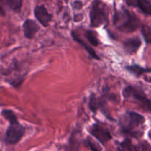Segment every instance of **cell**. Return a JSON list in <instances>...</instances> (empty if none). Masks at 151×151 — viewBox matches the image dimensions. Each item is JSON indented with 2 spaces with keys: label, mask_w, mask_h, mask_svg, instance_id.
<instances>
[{
  "label": "cell",
  "mask_w": 151,
  "mask_h": 151,
  "mask_svg": "<svg viewBox=\"0 0 151 151\" xmlns=\"http://www.w3.org/2000/svg\"><path fill=\"white\" fill-rule=\"evenodd\" d=\"M90 27L94 28L106 26L109 23V15L106 4L102 0H93L89 11Z\"/></svg>",
  "instance_id": "3957f363"
},
{
  "label": "cell",
  "mask_w": 151,
  "mask_h": 151,
  "mask_svg": "<svg viewBox=\"0 0 151 151\" xmlns=\"http://www.w3.org/2000/svg\"><path fill=\"white\" fill-rule=\"evenodd\" d=\"M81 128H75L71 133L68 143L67 150H79L81 143Z\"/></svg>",
  "instance_id": "5bb4252c"
},
{
  "label": "cell",
  "mask_w": 151,
  "mask_h": 151,
  "mask_svg": "<svg viewBox=\"0 0 151 151\" xmlns=\"http://www.w3.org/2000/svg\"><path fill=\"white\" fill-rule=\"evenodd\" d=\"M25 127L19 123V120L9 122L4 137V142L7 145H14L22 140L25 134Z\"/></svg>",
  "instance_id": "5b68a950"
},
{
  "label": "cell",
  "mask_w": 151,
  "mask_h": 151,
  "mask_svg": "<svg viewBox=\"0 0 151 151\" xmlns=\"http://www.w3.org/2000/svg\"><path fill=\"white\" fill-rule=\"evenodd\" d=\"M65 1H66V2H67V1H68V0H65Z\"/></svg>",
  "instance_id": "484cf974"
},
{
  "label": "cell",
  "mask_w": 151,
  "mask_h": 151,
  "mask_svg": "<svg viewBox=\"0 0 151 151\" xmlns=\"http://www.w3.org/2000/svg\"><path fill=\"white\" fill-rule=\"evenodd\" d=\"M23 0H1V6H4L15 13L22 11Z\"/></svg>",
  "instance_id": "9a60e30c"
},
{
  "label": "cell",
  "mask_w": 151,
  "mask_h": 151,
  "mask_svg": "<svg viewBox=\"0 0 151 151\" xmlns=\"http://www.w3.org/2000/svg\"><path fill=\"white\" fill-rule=\"evenodd\" d=\"M148 137H149V139H150V141H151V129L150 130V131H149V132H148Z\"/></svg>",
  "instance_id": "d4e9b609"
},
{
  "label": "cell",
  "mask_w": 151,
  "mask_h": 151,
  "mask_svg": "<svg viewBox=\"0 0 151 151\" xmlns=\"http://www.w3.org/2000/svg\"><path fill=\"white\" fill-rule=\"evenodd\" d=\"M122 95L125 99L132 100L143 110L151 114V100L141 88L137 86H127L122 90Z\"/></svg>",
  "instance_id": "277c9868"
},
{
  "label": "cell",
  "mask_w": 151,
  "mask_h": 151,
  "mask_svg": "<svg viewBox=\"0 0 151 151\" xmlns=\"http://www.w3.org/2000/svg\"><path fill=\"white\" fill-rule=\"evenodd\" d=\"M125 2L129 7H137L145 15L151 16L150 0H125Z\"/></svg>",
  "instance_id": "8fae6325"
},
{
  "label": "cell",
  "mask_w": 151,
  "mask_h": 151,
  "mask_svg": "<svg viewBox=\"0 0 151 151\" xmlns=\"http://www.w3.org/2000/svg\"><path fill=\"white\" fill-rule=\"evenodd\" d=\"M145 122V118L137 112L127 111L119 117L118 125L122 134L133 138L139 139L143 135L142 132L137 128L142 126Z\"/></svg>",
  "instance_id": "6da1fadb"
},
{
  "label": "cell",
  "mask_w": 151,
  "mask_h": 151,
  "mask_svg": "<svg viewBox=\"0 0 151 151\" xmlns=\"http://www.w3.org/2000/svg\"><path fill=\"white\" fill-rule=\"evenodd\" d=\"M77 16H75V22H79L80 20H81V19H83V15L82 14H80V15H76Z\"/></svg>",
  "instance_id": "603a6c76"
},
{
  "label": "cell",
  "mask_w": 151,
  "mask_h": 151,
  "mask_svg": "<svg viewBox=\"0 0 151 151\" xmlns=\"http://www.w3.org/2000/svg\"><path fill=\"white\" fill-rule=\"evenodd\" d=\"M84 145H85L86 146H87L88 148L91 150H102L101 147H98L95 143L91 141V138H89V137H88V138L84 141Z\"/></svg>",
  "instance_id": "44dd1931"
},
{
  "label": "cell",
  "mask_w": 151,
  "mask_h": 151,
  "mask_svg": "<svg viewBox=\"0 0 151 151\" xmlns=\"http://www.w3.org/2000/svg\"><path fill=\"white\" fill-rule=\"evenodd\" d=\"M1 116L7 120L8 122H11V121H14L18 119L17 116H16V114L14 111L10 109H2L1 110Z\"/></svg>",
  "instance_id": "ffe728a7"
},
{
  "label": "cell",
  "mask_w": 151,
  "mask_h": 151,
  "mask_svg": "<svg viewBox=\"0 0 151 151\" xmlns=\"http://www.w3.org/2000/svg\"><path fill=\"white\" fill-rule=\"evenodd\" d=\"M145 81L146 82L150 83H151V77H147V78H145Z\"/></svg>",
  "instance_id": "cb8c5ba5"
},
{
  "label": "cell",
  "mask_w": 151,
  "mask_h": 151,
  "mask_svg": "<svg viewBox=\"0 0 151 151\" xmlns=\"http://www.w3.org/2000/svg\"><path fill=\"white\" fill-rule=\"evenodd\" d=\"M20 71L21 68L18 63H13V64L10 65L7 71H5L4 75L8 76V78L5 79V81L16 88H20L27 74V72L21 73Z\"/></svg>",
  "instance_id": "8992f818"
},
{
  "label": "cell",
  "mask_w": 151,
  "mask_h": 151,
  "mask_svg": "<svg viewBox=\"0 0 151 151\" xmlns=\"http://www.w3.org/2000/svg\"><path fill=\"white\" fill-rule=\"evenodd\" d=\"M142 46V40L139 37H132L128 38L123 42V47L128 54L133 55L137 52Z\"/></svg>",
  "instance_id": "7c38bea8"
},
{
  "label": "cell",
  "mask_w": 151,
  "mask_h": 151,
  "mask_svg": "<svg viewBox=\"0 0 151 151\" xmlns=\"http://www.w3.org/2000/svg\"><path fill=\"white\" fill-rule=\"evenodd\" d=\"M125 69L128 71L129 73L132 74L137 78H139L142 75L145 73L151 72V68L142 67L139 64H132L125 66Z\"/></svg>",
  "instance_id": "2e32d148"
},
{
  "label": "cell",
  "mask_w": 151,
  "mask_h": 151,
  "mask_svg": "<svg viewBox=\"0 0 151 151\" xmlns=\"http://www.w3.org/2000/svg\"><path fill=\"white\" fill-rule=\"evenodd\" d=\"M83 6V4L80 0H75L72 3V7L73 10H81Z\"/></svg>",
  "instance_id": "7402d4cb"
},
{
  "label": "cell",
  "mask_w": 151,
  "mask_h": 151,
  "mask_svg": "<svg viewBox=\"0 0 151 151\" xmlns=\"http://www.w3.org/2000/svg\"><path fill=\"white\" fill-rule=\"evenodd\" d=\"M88 133L96 139L98 140L103 145H106L112 139V135L110 131L98 122L92 124L88 129Z\"/></svg>",
  "instance_id": "52a82bcc"
},
{
  "label": "cell",
  "mask_w": 151,
  "mask_h": 151,
  "mask_svg": "<svg viewBox=\"0 0 151 151\" xmlns=\"http://www.w3.org/2000/svg\"><path fill=\"white\" fill-rule=\"evenodd\" d=\"M71 35H72L74 41H76V42L78 43L79 44H81L82 47H83V48L85 49L86 51L88 52V54L89 55L90 57L94 59V60H100V58L99 57L98 55L96 53V52L94 51V49H93L92 47H90L88 44H87L86 43L85 41H84L80 37L79 34H78V32H77V31L74 30V29L71 31Z\"/></svg>",
  "instance_id": "4fadbf2b"
},
{
  "label": "cell",
  "mask_w": 151,
  "mask_h": 151,
  "mask_svg": "<svg viewBox=\"0 0 151 151\" xmlns=\"http://www.w3.org/2000/svg\"><path fill=\"white\" fill-rule=\"evenodd\" d=\"M85 36L91 45L97 47L100 44V41L97 38V33L95 31L87 29L85 31Z\"/></svg>",
  "instance_id": "ac0fdd59"
},
{
  "label": "cell",
  "mask_w": 151,
  "mask_h": 151,
  "mask_svg": "<svg viewBox=\"0 0 151 151\" xmlns=\"http://www.w3.org/2000/svg\"><path fill=\"white\" fill-rule=\"evenodd\" d=\"M40 29H41V27L33 19H26L22 24L24 35L27 39L34 38Z\"/></svg>",
  "instance_id": "30bf717a"
},
{
  "label": "cell",
  "mask_w": 151,
  "mask_h": 151,
  "mask_svg": "<svg viewBox=\"0 0 151 151\" xmlns=\"http://www.w3.org/2000/svg\"><path fill=\"white\" fill-rule=\"evenodd\" d=\"M88 98H89L88 99V108L92 113L95 114L98 110H101L106 117L111 120H113V119L110 116L109 112L106 110L105 106L108 100L103 94L100 97H97L94 93H91Z\"/></svg>",
  "instance_id": "ba28073f"
},
{
  "label": "cell",
  "mask_w": 151,
  "mask_h": 151,
  "mask_svg": "<svg viewBox=\"0 0 151 151\" xmlns=\"http://www.w3.org/2000/svg\"><path fill=\"white\" fill-rule=\"evenodd\" d=\"M113 24L124 33H131L142 27L141 20L137 15L125 8L116 10L113 16Z\"/></svg>",
  "instance_id": "7a4b0ae2"
},
{
  "label": "cell",
  "mask_w": 151,
  "mask_h": 151,
  "mask_svg": "<svg viewBox=\"0 0 151 151\" xmlns=\"http://www.w3.org/2000/svg\"><path fill=\"white\" fill-rule=\"evenodd\" d=\"M141 32L146 44H151V25H142Z\"/></svg>",
  "instance_id": "d6986e66"
},
{
  "label": "cell",
  "mask_w": 151,
  "mask_h": 151,
  "mask_svg": "<svg viewBox=\"0 0 151 151\" xmlns=\"http://www.w3.org/2000/svg\"><path fill=\"white\" fill-rule=\"evenodd\" d=\"M34 16L36 20L42 25L44 27H48L52 20V14L49 13L46 7L43 4L37 5L34 8Z\"/></svg>",
  "instance_id": "9c48e42d"
},
{
  "label": "cell",
  "mask_w": 151,
  "mask_h": 151,
  "mask_svg": "<svg viewBox=\"0 0 151 151\" xmlns=\"http://www.w3.org/2000/svg\"><path fill=\"white\" fill-rule=\"evenodd\" d=\"M150 1H151V0H150Z\"/></svg>",
  "instance_id": "4316f807"
},
{
  "label": "cell",
  "mask_w": 151,
  "mask_h": 151,
  "mask_svg": "<svg viewBox=\"0 0 151 151\" xmlns=\"http://www.w3.org/2000/svg\"><path fill=\"white\" fill-rule=\"evenodd\" d=\"M117 149L119 150H140V144L134 145L131 139L127 138L119 143Z\"/></svg>",
  "instance_id": "e0dca14e"
}]
</instances>
